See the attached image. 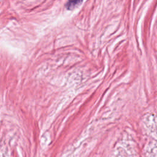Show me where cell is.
I'll return each mask as SVG.
<instances>
[{"mask_svg":"<svg viewBox=\"0 0 157 157\" xmlns=\"http://www.w3.org/2000/svg\"><path fill=\"white\" fill-rule=\"evenodd\" d=\"M83 0H68L65 4V7L68 10H72L82 2Z\"/></svg>","mask_w":157,"mask_h":157,"instance_id":"obj_1","label":"cell"}]
</instances>
